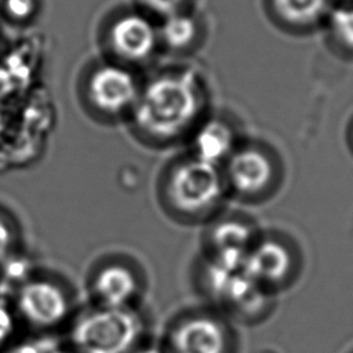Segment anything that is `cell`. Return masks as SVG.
<instances>
[{
    "label": "cell",
    "mask_w": 353,
    "mask_h": 353,
    "mask_svg": "<svg viewBox=\"0 0 353 353\" xmlns=\"http://www.w3.org/2000/svg\"><path fill=\"white\" fill-rule=\"evenodd\" d=\"M14 309L21 321L40 332L61 327L73 312L69 291L46 276H29L18 285Z\"/></svg>",
    "instance_id": "cell-6"
},
{
    "label": "cell",
    "mask_w": 353,
    "mask_h": 353,
    "mask_svg": "<svg viewBox=\"0 0 353 353\" xmlns=\"http://www.w3.org/2000/svg\"><path fill=\"white\" fill-rule=\"evenodd\" d=\"M234 346L228 320L212 310H193L176 317L164 345L168 353H234Z\"/></svg>",
    "instance_id": "cell-5"
},
{
    "label": "cell",
    "mask_w": 353,
    "mask_h": 353,
    "mask_svg": "<svg viewBox=\"0 0 353 353\" xmlns=\"http://www.w3.org/2000/svg\"><path fill=\"white\" fill-rule=\"evenodd\" d=\"M90 292L98 306L135 307L141 292L138 273L123 261H108L94 270Z\"/></svg>",
    "instance_id": "cell-9"
},
{
    "label": "cell",
    "mask_w": 353,
    "mask_h": 353,
    "mask_svg": "<svg viewBox=\"0 0 353 353\" xmlns=\"http://www.w3.org/2000/svg\"><path fill=\"white\" fill-rule=\"evenodd\" d=\"M15 247L14 226L0 214V263L7 261Z\"/></svg>",
    "instance_id": "cell-19"
},
{
    "label": "cell",
    "mask_w": 353,
    "mask_h": 353,
    "mask_svg": "<svg viewBox=\"0 0 353 353\" xmlns=\"http://www.w3.org/2000/svg\"><path fill=\"white\" fill-rule=\"evenodd\" d=\"M330 0H273L279 15L288 23L307 26L319 22L327 12Z\"/></svg>",
    "instance_id": "cell-14"
},
{
    "label": "cell",
    "mask_w": 353,
    "mask_h": 353,
    "mask_svg": "<svg viewBox=\"0 0 353 353\" xmlns=\"http://www.w3.org/2000/svg\"><path fill=\"white\" fill-rule=\"evenodd\" d=\"M330 29L338 43L353 50V4L341 6L331 12Z\"/></svg>",
    "instance_id": "cell-16"
},
{
    "label": "cell",
    "mask_w": 353,
    "mask_h": 353,
    "mask_svg": "<svg viewBox=\"0 0 353 353\" xmlns=\"http://www.w3.org/2000/svg\"><path fill=\"white\" fill-rule=\"evenodd\" d=\"M196 33V26L192 19L183 15H171L161 28L163 39L175 48L188 46Z\"/></svg>",
    "instance_id": "cell-15"
},
{
    "label": "cell",
    "mask_w": 353,
    "mask_h": 353,
    "mask_svg": "<svg viewBox=\"0 0 353 353\" xmlns=\"http://www.w3.org/2000/svg\"><path fill=\"white\" fill-rule=\"evenodd\" d=\"M154 3H157V4H160V3H163V4H165V6H171V0H156Z\"/></svg>",
    "instance_id": "cell-23"
},
{
    "label": "cell",
    "mask_w": 353,
    "mask_h": 353,
    "mask_svg": "<svg viewBox=\"0 0 353 353\" xmlns=\"http://www.w3.org/2000/svg\"><path fill=\"white\" fill-rule=\"evenodd\" d=\"M110 43L120 57L138 61L152 54L157 43V33L145 17L128 14L119 18L112 26Z\"/></svg>",
    "instance_id": "cell-12"
},
{
    "label": "cell",
    "mask_w": 353,
    "mask_h": 353,
    "mask_svg": "<svg viewBox=\"0 0 353 353\" xmlns=\"http://www.w3.org/2000/svg\"><path fill=\"white\" fill-rule=\"evenodd\" d=\"M228 193L239 199L252 200L269 190L274 167L272 159L258 148L234 149L222 167Z\"/></svg>",
    "instance_id": "cell-7"
},
{
    "label": "cell",
    "mask_w": 353,
    "mask_h": 353,
    "mask_svg": "<svg viewBox=\"0 0 353 353\" xmlns=\"http://www.w3.org/2000/svg\"><path fill=\"white\" fill-rule=\"evenodd\" d=\"M233 150V137L230 130L219 121H212L204 125L197 134L193 156L219 165L221 163H225Z\"/></svg>",
    "instance_id": "cell-13"
},
{
    "label": "cell",
    "mask_w": 353,
    "mask_h": 353,
    "mask_svg": "<svg viewBox=\"0 0 353 353\" xmlns=\"http://www.w3.org/2000/svg\"><path fill=\"white\" fill-rule=\"evenodd\" d=\"M47 353H73L72 350H70V347H62V346H59L57 342L48 349V352Z\"/></svg>",
    "instance_id": "cell-22"
},
{
    "label": "cell",
    "mask_w": 353,
    "mask_h": 353,
    "mask_svg": "<svg viewBox=\"0 0 353 353\" xmlns=\"http://www.w3.org/2000/svg\"><path fill=\"white\" fill-rule=\"evenodd\" d=\"M88 94L94 105L106 113L123 112L135 105L139 97L134 76L114 65H106L94 72Z\"/></svg>",
    "instance_id": "cell-10"
},
{
    "label": "cell",
    "mask_w": 353,
    "mask_h": 353,
    "mask_svg": "<svg viewBox=\"0 0 353 353\" xmlns=\"http://www.w3.org/2000/svg\"><path fill=\"white\" fill-rule=\"evenodd\" d=\"M134 353H168L163 346H157V345H145L142 343Z\"/></svg>",
    "instance_id": "cell-21"
},
{
    "label": "cell",
    "mask_w": 353,
    "mask_h": 353,
    "mask_svg": "<svg viewBox=\"0 0 353 353\" xmlns=\"http://www.w3.org/2000/svg\"><path fill=\"white\" fill-rule=\"evenodd\" d=\"M34 7V0H6V10L15 18H26Z\"/></svg>",
    "instance_id": "cell-20"
},
{
    "label": "cell",
    "mask_w": 353,
    "mask_h": 353,
    "mask_svg": "<svg viewBox=\"0 0 353 353\" xmlns=\"http://www.w3.org/2000/svg\"><path fill=\"white\" fill-rule=\"evenodd\" d=\"M292 258L288 248L279 240L256 239L250 247L241 270L263 290L283 283L290 274Z\"/></svg>",
    "instance_id": "cell-11"
},
{
    "label": "cell",
    "mask_w": 353,
    "mask_h": 353,
    "mask_svg": "<svg viewBox=\"0 0 353 353\" xmlns=\"http://www.w3.org/2000/svg\"><path fill=\"white\" fill-rule=\"evenodd\" d=\"M342 1H346V3H353V0H342Z\"/></svg>",
    "instance_id": "cell-24"
},
{
    "label": "cell",
    "mask_w": 353,
    "mask_h": 353,
    "mask_svg": "<svg viewBox=\"0 0 353 353\" xmlns=\"http://www.w3.org/2000/svg\"><path fill=\"white\" fill-rule=\"evenodd\" d=\"M18 316L12 306L0 301V350H4L11 345L17 328H18Z\"/></svg>",
    "instance_id": "cell-17"
},
{
    "label": "cell",
    "mask_w": 353,
    "mask_h": 353,
    "mask_svg": "<svg viewBox=\"0 0 353 353\" xmlns=\"http://www.w3.org/2000/svg\"><path fill=\"white\" fill-rule=\"evenodd\" d=\"M199 105V91L190 74L157 77L138 97L137 124L154 139H174L192 125Z\"/></svg>",
    "instance_id": "cell-2"
},
{
    "label": "cell",
    "mask_w": 353,
    "mask_h": 353,
    "mask_svg": "<svg viewBox=\"0 0 353 353\" xmlns=\"http://www.w3.org/2000/svg\"><path fill=\"white\" fill-rule=\"evenodd\" d=\"M226 194L222 168L196 156L172 165L160 189L164 208L183 222L211 219Z\"/></svg>",
    "instance_id": "cell-1"
},
{
    "label": "cell",
    "mask_w": 353,
    "mask_h": 353,
    "mask_svg": "<svg viewBox=\"0 0 353 353\" xmlns=\"http://www.w3.org/2000/svg\"><path fill=\"white\" fill-rule=\"evenodd\" d=\"M55 343L51 338H34V339H25L17 343H11L7 346L1 353H47L48 349Z\"/></svg>",
    "instance_id": "cell-18"
},
{
    "label": "cell",
    "mask_w": 353,
    "mask_h": 353,
    "mask_svg": "<svg viewBox=\"0 0 353 353\" xmlns=\"http://www.w3.org/2000/svg\"><path fill=\"white\" fill-rule=\"evenodd\" d=\"M255 240L254 228L245 219L237 216L221 218L208 229V250L204 259L228 270H240Z\"/></svg>",
    "instance_id": "cell-8"
},
{
    "label": "cell",
    "mask_w": 353,
    "mask_h": 353,
    "mask_svg": "<svg viewBox=\"0 0 353 353\" xmlns=\"http://www.w3.org/2000/svg\"><path fill=\"white\" fill-rule=\"evenodd\" d=\"M145 328L135 307L94 305L73 317L69 347L73 353H134L142 345Z\"/></svg>",
    "instance_id": "cell-3"
},
{
    "label": "cell",
    "mask_w": 353,
    "mask_h": 353,
    "mask_svg": "<svg viewBox=\"0 0 353 353\" xmlns=\"http://www.w3.org/2000/svg\"><path fill=\"white\" fill-rule=\"evenodd\" d=\"M200 276L204 294L225 314L237 320H252L263 313L268 291L241 269L228 270L204 259Z\"/></svg>",
    "instance_id": "cell-4"
}]
</instances>
